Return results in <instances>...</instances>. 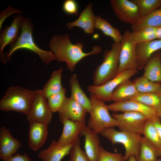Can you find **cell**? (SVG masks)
<instances>
[{
	"label": "cell",
	"instance_id": "603a6c76",
	"mask_svg": "<svg viewBox=\"0 0 161 161\" xmlns=\"http://www.w3.org/2000/svg\"><path fill=\"white\" fill-rule=\"evenodd\" d=\"M138 93L133 82L129 79L121 83L114 90L111 101L119 102L132 100Z\"/></svg>",
	"mask_w": 161,
	"mask_h": 161
},
{
	"label": "cell",
	"instance_id": "4fadbf2b",
	"mask_svg": "<svg viewBox=\"0 0 161 161\" xmlns=\"http://www.w3.org/2000/svg\"><path fill=\"white\" fill-rule=\"evenodd\" d=\"M59 119L61 123L64 120L69 119L78 122L86 121V109L70 97H66L58 112Z\"/></svg>",
	"mask_w": 161,
	"mask_h": 161
},
{
	"label": "cell",
	"instance_id": "4316f807",
	"mask_svg": "<svg viewBox=\"0 0 161 161\" xmlns=\"http://www.w3.org/2000/svg\"><path fill=\"white\" fill-rule=\"evenodd\" d=\"M95 28L101 31L105 35L111 38L114 42H121L123 35L117 28L113 27L106 19L100 16H96Z\"/></svg>",
	"mask_w": 161,
	"mask_h": 161
},
{
	"label": "cell",
	"instance_id": "d6986e66",
	"mask_svg": "<svg viewBox=\"0 0 161 161\" xmlns=\"http://www.w3.org/2000/svg\"><path fill=\"white\" fill-rule=\"evenodd\" d=\"M28 144L34 151L38 150L44 145L48 135L47 126L37 122L29 123Z\"/></svg>",
	"mask_w": 161,
	"mask_h": 161
},
{
	"label": "cell",
	"instance_id": "4dcf8cb0",
	"mask_svg": "<svg viewBox=\"0 0 161 161\" xmlns=\"http://www.w3.org/2000/svg\"><path fill=\"white\" fill-rule=\"evenodd\" d=\"M143 135L157 149L161 146V140L152 120H147L144 126Z\"/></svg>",
	"mask_w": 161,
	"mask_h": 161
},
{
	"label": "cell",
	"instance_id": "2e32d148",
	"mask_svg": "<svg viewBox=\"0 0 161 161\" xmlns=\"http://www.w3.org/2000/svg\"><path fill=\"white\" fill-rule=\"evenodd\" d=\"M62 134L57 141L61 145L72 144L79 137L82 130L86 126V121H75L70 120H64Z\"/></svg>",
	"mask_w": 161,
	"mask_h": 161
},
{
	"label": "cell",
	"instance_id": "8d00e7d4",
	"mask_svg": "<svg viewBox=\"0 0 161 161\" xmlns=\"http://www.w3.org/2000/svg\"><path fill=\"white\" fill-rule=\"evenodd\" d=\"M62 9L64 12L67 14L79 16L78 6L75 0H65L63 4Z\"/></svg>",
	"mask_w": 161,
	"mask_h": 161
},
{
	"label": "cell",
	"instance_id": "f6af8a7d",
	"mask_svg": "<svg viewBox=\"0 0 161 161\" xmlns=\"http://www.w3.org/2000/svg\"><path fill=\"white\" fill-rule=\"evenodd\" d=\"M159 118H160V119H161V113L159 115Z\"/></svg>",
	"mask_w": 161,
	"mask_h": 161
},
{
	"label": "cell",
	"instance_id": "d4e9b609",
	"mask_svg": "<svg viewBox=\"0 0 161 161\" xmlns=\"http://www.w3.org/2000/svg\"><path fill=\"white\" fill-rule=\"evenodd\" d=\"M69 84L71 90L70 97L83 106L89 113L91 109V102L80 86L76 74L71 77Z\"/></svg>",
	"mask_w": 161,
	"mask_h": 161
},
{
	"label": "cell",
	"instance_id": "6da1fadb",
	"mask_svg": "<svg viewBox=\"0 0 161 161\" xmlns=\"http://www.w3.org/2000/svg\"><path fill=\"white\" fill-rule=\"evenodd\" d=\"M49 47L58 62L66 63L71 72L74 71L77 64L84 58L91 55H96L102 50L99 46L93 47L89 52L83 50V44L81 42L75 44L70 41L68 34L53 36L49 44Z\"/></svg>",
	"mask_w": 161,
	"mask_h": 161
},
{
	"label": "cell",
	"instance_id": "d6a6232c",
	"mask_svg": "<svg viewBox=\"0 0 161 161\" xmlns=\"http://www.w3.org/2000/svg\"><path fill=\"white\" fill-rule=\"evenodd\" d=\"M156 28L147 27L139 31L131 32L132 35L137 43L152 41L157 39L155 34Z\"/></svg>",
	"mask_w": 161,
	"mask_h": 161
},
{
	"label": "cell",
	"instance_id": "5bb4252c",
	"mask_svg": "<svg viewBox=\"0 0 161 161\" xmlns=\"http://www.w3.org/2000/svg\"><path fill=\"white\" fill-rule=\"evenodd\" d=\"M107 106L109 110L114 112L133 111L138 112L144 115L148 120H152L159 117L154 109L133 100L114 102L107 105Z\"/></svg>",
	"mask_w": 161,
	"mask_h": 161
},
{
	"label": "cell",
	"instance_id": "cb8c5ba5",
	"mask_svg": "<svg viewBox=\"0 0 161 161\" xmlns=\"http://www.w3.org/2000/svg\"><path fill=\"white\" fill-rule=\"evenodd\" d=\"M161 27V7L140 17L135 24L131 25L132 32L139 31L147 27Z\"/></svg>",
	"mask_w": 161,
	"mask_h": 161
},
{
	"label": "cell",
	"instance_id": "44dd1931",
	"mask_svg": "<svg viewBox=\"0 0 161 161\" xmlns=\"http://www.w3.org/2000/svg\"><path fill=\"white\" fill-rule=\"evenodd\" d=\"M72 144L61 145L53 140L48 148L39 152L38 157L42 161H61L65 156L69 155Z\"/></svg>",
	"mask_w": 161,
	"mask_h": 161
},
{
	"label": "cell",
	"instance_id": "52a82bcc",
	"mask_svg": "<svg viewBox=\"0 0 161 161\" xmlns=\"http://www.w3.org/2000/svg\"><path fill=\"white\" fill-rule=\"evenodd\" d=\"M137 44L133 37L131 32L129 30L125 31L121 41L117 74L126 70L138 69L136 49Z\"/></svg>",
	"mask_w": 161,
	"mask_h": 161
},
{
	"label": "cell",
	"instance_id": "7a4b0ae2",
	"mask_svg": "<svg viewBox=\"0 0 161 161\" xmlns=\"http://www.w3.org/2000/svg\"><path fill=\"white\" fill-rule=\"evenodd\" d=\"M33 29V25L29 19L23 17L20 34L16 41L10 45V49L5 54L4 56L6 62L10 61L13 53L19 49H27L34 52L46 65L48 64L52 60H56L55 55L51 51L42 49L35 43L32 36Z\"/></svg>",
	"mask_w": 161,
	"mask_h": 161
},
{
	"label": "cell",
	"instance_id": "8fae6325",
	"mask_svg": "<svg viewBox=\"0 0 161 161\" xmlns=\"http://www.w3.org/2000/svg\"><path fill=\"white\" fill-rule=\"evenodd\" d=\"M110 2L116 15L123 22L131 25L141 17L138 7L131 0H111Z\"/></svg>",
	"mask_w": 161,
	"mask_h": 161
},
{
	"label": "cell",
	"instance_id": "b9f144b4",
	"mask_svg": "<svg viewBox=\"0 0 161 161\" xmlns=\"http://www.w3.org/2000/svg\"><path fill=\"white\" fill-rule=\"evenodd\" d=\"M126 161H137L134 155L130 156Z\"/></svg>",
	"mask_w": 161,
	"mask_h": 161
},
{
	"label": "cell",
	"instance_id": "d590c367",
	"mask_svg": "<svg viewBox=\"0 0 161 161\" xmlns=\"http://www.w3.org/2000/svg\"><path fill=\"white\" fill-rule=\"evenodd\" d=\"M98 161H125L124 156L121 154L112 153L105 150L101 146Z\"/></svg>",
	"mask_w": 161,
	"mask_h": 161
},
{
	"label": "cell",
	"instance_id": "484cf974",
	"mask_svg": "<svg viewBox=\"0 0 161 161\" xmlns=\"http://www.w3.org/2000/svg\"><path fill=\"white\" fill-rule=\"evenodd\" d=\"M63 68L54 71L51 77L41 90L47 99L51 96L61 92L64 88L61 83L62 73Z\"/></svg>",
	"mask_w": 161,
	"mask_h": 161
},
{
	"label": "cell",
	"instance_id": "60d3db41",
	"mask_svg": "<svg viewBox=\"0 0 161 161\" xmlns=\"http://www.w3.org/2000/svg\"><path fill=\"white\" fill-rule=\"evenodd\" d=\"M155 34L157 39H161V27L156 28Z\"/></svg>",
	"mask_w": 161,
	"mask_h": 161
},
{
	"label": "cell",
	"instance_id": "3957f363",
	"mask_svg": "<svg viewBox=\"0 0 161 161\" xmlns=\"http://www.w3.org/2000/svg\"><path fill=\"white\" fill-rule=\"evenodd\" d=\"M36 91L19 86L9 87L0 101L1 110L15 111L27 115L33 104Z\"/></svg>",
	"mask_w": 161,
	"mask_h": 161
},
{
	"label": "cell",
	"instance_id": "9c48e42d",
	"mask_svg": "<svg viewBox=\"0 0 161 161\" xmlns=\"http://www.w3.org/2000/svg\"><path fill=\"white\" fill-rule=\"evenodd\" d=\"M112 116L118 123L120 131H126L141 135L147 118L143 114L137 112L126 111L121 114L113 113Z\"/></svg>",
	"mask_w": 161,
	"mask_h": 161
},
{
	"label": "cell",
	"instance_id": "f35d334b",
	"mask_svg": "<svg viewBox=\"0 0 161 161\" xmlns=\"http://www.w3.org/2000/svg\"><path fill=\"white\" fill-rule=\"evenodd\" d=\"M4 161H31V159L26 153L22 154L18 153Z\"/></svg>",
	"mask_w": 161,
	"mask_h": 161
},
{
	"label": "cell",
	"instance_id": "f1b7e54d",
	"mask_svg": "<svg viewBox=\"0 0 161 161\" xmlns=\"http://www.w3.org/2000/svg\"><path fill=\"white\" fill-rule=\"evenodd\" d=\"M157 148L144 137L140 136L139 154L137 161H156Z\"/></svg>",
	"mask_w": 161,
	"mask_h": 161
},
{
	"label": "cell",
	"instance_id": "74e56055",
	"mask_svg": "<svg viewBox=\"0 0 161 161\" xmlns=\"http://www.w3.org/2000/svg\"><path fill=\"white\" fill-rule=\"evenodd\" d=\"M21 11L17 8L12 7L10 5L4 10L1 12L0 15V28L2 27V24L8 17L15 13H21Z\"/></svg>",
	"mask_w": 161,
	"mask_h": 161
},
{
	"label": "cell",
	"instance_id": "5b68a950",
	"mask_svg": "<svg viewBox=\"0 0 161 161\" xmlns=\"http://www.w3.org/2000/svg\"><path fill=\"white\" fill-rule=\"evenodd\" d=\"M91 103L90 115L87 126L96 133L100 134L105 129L117 126V120L109 112L107 105L90 94Z\"/></svg>",
	"mask_w": 161,
	"mask_h": 161
},
{
	"label": "cell",
	"instance_id": "ffe728a7",
	"mask_svg": "<svg viewBox=\"0 0 161 161\" xmlns=\"http://www.w3.org/2000/svg\"><path fill=\"white\" fill-rule=\"evenodd\" d=\"M136 49L138 69L140 70L143 69L151 55L161 49V39L137 43Z\"/></svg>",
	"mask_w": 161,
	"mask_h": 161
},
{
	"label": "cell",
	"instance_id": "ab89813d",
	"mask_svg": "<svg viewBox=\"0 0 161 161\" xmlns=\"http://www.w3.org/2000/svg\"><path fill=\"white\" fill-rule=\"evenodd\" d=\"M155 126L161 140V122L159 117H157L152 120Z\"/></svg>",
	"mask_w": 161,
	"mask_h": 161
},
{
	"label": "cell",
	"instance_id": "ee69618b",
	"mask_svg": "<svg viewBox=\"0 0 161 161\" xmlns=\"http://www.w3.org/2000/svg\"><path fill=\"white\" fill-rule=\"evenodd\" d=\"M156 161H161V160L160 158V159H157V160H156Z\"/></svg>",
	"mask_w": 161,
	"mask_h": 161
},
{
	"label": "cell",
	"instance_id": "277c9868",
	"mask_svg": "<svg viewBox=\"0 0 161 161\" xmlns=\"http://www.w3.org/2000/svg\"><path fill=\"white\" fill-rule=\"evenodd\" d=\"M121 42H114L110 50H106L103 55L102 62L94 73L93 85H102L114 78L117 74L119 65V55Z\"/></svg>",
	"mask_w": 161,
	"mask_h": 161
},
{
	"label": "cell",
	"instance_id": "7c38bea8",
	"mask_svg": "<svg viewBox=\"0 0 161 161\" xmlns=\"http://www.w3.org/2000/svg\"><path fill=\"white\" fill-rule=\"evenodd\" d=\"M23 17L20 14H16L13 18L10 26H7L1 32L0 35V55L1 61L6 63L3 49L8 44H14L17 39L21 25Z\"/></svg>",
	"mask_w": 161,
	"mask_h": 161
},
{
	"label": "cell",
	"instance_id": "f546056e",
	"mask_svg": "<svg viewBox=\"0 0 161 161\" xmlns=\"http://www.w3.org/2000/svg\"><path fill=\"white\" fill-rule=\"evenodd\" d=\"M133 82L138 93H160V84L151 82L143 76L136 78Z\"/></svg>",
	"mask_w": 161,
	"mask_h": 161
},
{
	"label": "cell",
	"instance_id": "e575fe53",
	"mask_svg": "<svg viewBox=\"0 0 161 161\" xmlns=\"http://www.w3.org/2000/svg\"><path fill=\"white\" fill-rule=\"evenodd\" d=\"M66 90L64 88L60 92L51 96L47 99L48 106L52 113L58 111L66 97Z\"/></svg>",
	"mask_w": 161,
	"mask_h": 161
},
{
	"label": "cell",
	"instance_id": "83f0119b",
	"mask_svg": "<svg viewBox=\"0 0 161 161\" xmlns=\"http://www.w3.org/2000/svg\"><path fill=\"white\" fill-rule=\"evenodd\" d=\"M132 100L152 108L156 112L158 117L161 113V95L160 94L138 93Z\"/></svg>",
	"mask_w": 161,
	"mask_h": 161
},
{
	"label": "cell",
	"instance_id": "7dc6e473",
	"mask_svg": "<svg viewBox=\"0 0 161 161\" xmlns=\"http://www.w3.org/2000/svg\"><path fill=\"white\" fill-rule=\"evenodd\" d=\"M160 55H161V52L160 53Z\"/></svg>",
	"mask_w": 161,
	"mask_h": 161
},
{
	"label": "cell",
	"instance_id": "30bf717a",
	"mask_svg": "<svg viewBox=\"0 0 161 161\" xmlns=\"http://www.w3.org/2000/svg\"><path fill=\"white\" fill-rule=\"evenodd\" d=\"M47 100L41 90H36L33 104L29 112L26 115L29 123L37 122L48 125L50 123L52 113L48 106Z\"/></svg>",
	"mask_w": 161,
	"mask_h": 161
},
{
	"label": "cell",
	"instance_id": "ac0fdd59",
	"mask_svg": "<svg viewBox=\"0 0 161 161\" xmlns=\"http://www.w3.org/2000/svg\"><path fill=\"white\" fill-rule=\"evenodd\" d=\"M92 7V3H89L77 19L72 22L67 23L66 24L68 29L71 30L74 27H78L83 29L86 34H93L96 16L93 12Z\"/></svg>",
	"mask_w": 161,
	"mask_h": 161
},
{
	"label": "cell",
	"instance_id": "7bdbcfd3",
	"mask_svg": "<svg viewBox=\"0 0 161 161\" xmlns=\"http://www.w3.org/2000/svg\"><path fill=\"white\" fill-rule=\"evenodd\" d=\"M157 154L158 157H160L161 160V146L157 149Z\"/></svg>",
	"mask_w": 161,
	"mask_h": 161
},
{
	"label": "cell",
	"instance_id": "ba28073f",
	"mask_svg": "<svg viewBox=\"0 0 161 161\" xmlns=\"http://www.w3.org/2000/svg\"><path fill=\"white\" fill-rule=\"evenodd\" d=\"M138 72L137 69L126 70L118 74L114 78L106 83L99 86L90 85L87 90L97 99L103 102L111 101L112 94L123 82L129 79Z\"/></svg>",
	"mask_w": 161,
	"mask_h": 161
},
{
	"label": "cell",
	"instance_id": "1f68e13d",
	"mask_svg": "<svg viewBox=\"0 0 161 161\" xmlns=\"http://www.w3.org/2000/svg\"><path fill=\"white\" fill-rule=\"evenodd\" d=\"M138 7L141 16L161 7V0H131Z\"/></svg>",
	"mask_w": 161,
	"mask_h": 161
},
{
	"label": "cell",
	"instance_id": "836d02e7",
	"mask_svg": "<svg viewBox=\"0 0 161 161\" xmlns=\"http://www.w3.org/2000/svg\"><path fill=\"white\" fill-rule=\"evenodd\" d=\"M69 155L68 161H90L81 148L79 137L72 145Z\"/></svg>",
	"mask_w": 161,
	"mask_h": 161
},
{
	"label": "cell",
	"instance_id": "bcb514c9",
	"mask_svg": "<svg viewBox=\"0 0 161 161\" xmlns=\"http://www.w3.org/2000/svg\"><path fill=\"white\" fill-rule=\"evenodd\" d=\"M160 95H161V91H160Z\"/></svg>",
	"mask_w": 161,
	"mask_h": 161
},
{
	"label": "cell",
	"instance_id": "9a60e30c",
	"mask_svg": "<svg viewBox=\"0 0 161 161\" xmlns=\"http://www.w3.org/2000/svg\"><path fill=\"white\" fill-rule=\"evenodd\" d=\"M98 134L85 126L80 134L84 138V149L90 161H98L100 154V141Z\"/></svg>",
	"mask_w": 161,
	"mask_h": 161
},
{
	"label": "cell",
	"instance_id": "8992f818",
	"mask_svg": "<svg viewBox=\"0 0 161 161\" xmlns=\"http://www.w3.org/2000/svg\"><path fill=\"white\" fill-rule=\"evenodd\" d=\"M100 134L109 140L113 145L120 143L123 145L125 149L124 156L125 161L132 155L134 156L137 160L139 154L140 135L128 131H118L114 127L106 129Z\"/></svg>",
	"mask_w": 161,
	"mask_h": 161
},
{
	"label": "cell",
	"instance_id": "7402d4cb",
	"mask_svg": "<svg viewBox=\"0 0 161 161\" xmlns=\"http://www.w3.org/2000/svg\"><path fill=\"white\" fill-rule=\"evenodd\" d=\"M160 53L158 51L153 54L143 68V76L152 82L159 83L161 82Z\"/></svg>",
	"mask_w": 161,
	"mask_h": 161
},
{
	"label": "cell",
	"instance_id": "e0dca14e",
	"mask_svg": "<svg viewBox=\"0 0 161 161\" xmlns=\"http://www.w3.org/2000/svg\"><path fill=\"white\" fill-rule=\"evenodd\" d=\"M21 142L13 137L9 130L4 126L0 129V159L5 161L17 152Z\"/></svg>",
	"mask_w": 161,
	"mask_h": 161
}]
</instances>
